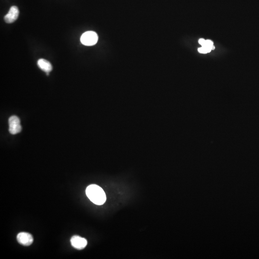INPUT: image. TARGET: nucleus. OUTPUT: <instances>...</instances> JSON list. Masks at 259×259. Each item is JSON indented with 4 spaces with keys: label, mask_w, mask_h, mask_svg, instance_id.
I'll return each mask as SVG.
<instances>
[{
    "label": "nucleus",
    "mask_w": 259,
    "mask_h": 259,
    "mask_svg": "<svg viewBox=\"0 0 259 259\" xmlns=\"http://www.w3.org/2000/svg\"><path fill=\"white\" fill-rule=\"evenodd\" d=\"M86 192L89 199L97 205H102L106 202V194L102 188L98 185H89L87 187Z\"/></svg>",
    "instance_id": "1"
},
{
    "label": "nucleus",
    "mask_w": 259,
    "mask_h": 259,
    "mask_svg": "<svg viewBox=\"0 0 259 259\" xmlns=\"http://www.w3.org/2000/svg\"><path fill=\"white\" fill-rule=\"evenodd\" d=\"M81 42L86 46L95 45L98 41V36L94 31H87L83 33L81 37Z\"/></svg>",
    "instance_id": "2"
},
{
    "label": "nucleus",
    "mask_w": 259,
    "mask_h": 259,
    "mask_svg": "<svg viewBox=\"0 0 259 259\" xmlns=\"http://www.w3.org/2000/svg\"><path fill=\"white\" fill-rule=\"evenodd\" d=\"M9 132L12 134H16L21 131L20 121L17 116H12L9 119Z\"/></svg>",
    "instance_id": "3"
},
{
    "label": "nucleus",
    "mask_w": 259,
    "mask_h": 259,
    "mask_svg": "<svg viewBox=\"0 0 259 259\" xmlns=\"http://www.w3.org/2000/svg\"><path fill=\"white\" fill-rule=\"evenodd\" d=\"M70 241L73 248L79 250L84 249L87 244V239L79 236H73L71 238Z\"/></svg>",
    "instance_id": "4"
},
{
    "label": "nucleus",
    "mask_w": 259,
    "mask_h": 259,
    "mask_svg": "<svg viewBox=\"0 0 259 259\" xmlns=\"http://www.w3.org/2000/svg\"><path fill=\"white\" fill-rule=\"evenodd\" d=\"M17 240L19 243L25 246H30L33 242V237L30 233L21 232L17 236Z\"/></svg>",
    "instance_id": "5"
},
{
    "label": "nucleus",
    "mask_w": 259,
    "mask_h": 259,
    "mask_svg": "<svg viewBox=\"0 0 259 259\" xmlns=\"http://www.w3.org/2000/svg\"><path fill=\"white\" fill-rule=\"evenodd\" d=\"M19 11L18 8L16 6H12L11 7L9 12L5 16V21L7 23H12L16 20L19 16Z\"/></svg>",
    "instance_id": "6"
},
{
    "label": "nucleus",
    "mask_w": 259,
    "mask_h": 259,
    "mask_svg": "<svg viewBox=\"0 0 259 259\" xmlns=\"http://www.w3.org/2000/svg\"><path fill=\"white\" fill-rule=\"evenodd\" d=\"M37 66L41 70L46 73H48L52 70L51 64L47 60L41 59L37 61Z\"/></svg>",
    "instance_id": "7"
},
{
    "label": "nucleus",
    "mask_w": 259,
    "mask_h": 259,
    "mask_svg": "<svg viewBox=\"0 0 259 259\" xmlns=\"http://www.w3.org/2000/svg\"><path fill=\"white\" fill-rule=\"evenodd\" d=\"M215 47L213 45V47H212V50H215Z\"/></svg>",
    "instance_id": "8"
}]
</instances>
